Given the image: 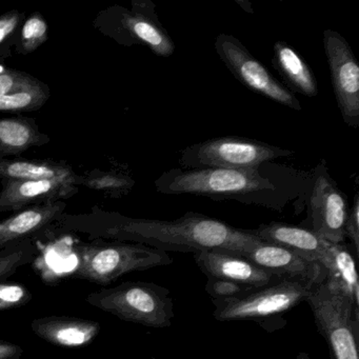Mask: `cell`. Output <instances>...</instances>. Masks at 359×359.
Masks as SVG:
<instances>
[{
  "label": "cell",
  "mask_w": 359,
  "mask_h": 359,
  "mask_svg": "<svg viewBox=\"0 0 359 359\" xmlns=\"http://www.w3.org/2000/svg\"><path fill=\"white\" fill-rule=\"evenodd\" d=\"M104 235L167 253L222 251L243 256L260 241L251 230L233 228L226 222L194 212H188L172 222L126 218L107 226Z\"/></svg>",
  "instance_id": "cell-1"
},
{
  "label": "cell",
  "mask_w": 359,
  "mask_h": 359,
  "mask_svg": "<svg viewBox=\"0 0 359 359\" xmlns=\"http://www.w3.org/2000/svg\"><path fill=\"white\" fill-rule=\"evenodd\" d=\"M75 253L76 268L70 276L102 285H110L128 273L173 264L167 252L142 243H90L79 245Z\"/></svg>",
  "instance_id": "cell-2"
},
{
  "label": "cell",
  "mask_w": 359,
  "mask_h": 359,
  "mask_svg": "<svg viewBox=\"0 0 359 359\" xmlns=\"http://www.w3.org/2000/svg\"><path fill=\"white\" fill-rule=\"evenodd\" d=\"M86 300L121 320L154 329L171 327L175 315L170 290L148 281H126L92 292Z\"/></svg>",
  "instance_id": "cell-3"
},
{
  "label": "cell",
  "mask_w": 359,
  "mask_h": 359,
  "mask_svg": "<svg viewBox=\"0 0 359 359\" xmlns=\"http://www.w3.org/2000/svg\"><path fill=\"white\" fill-rule=\"evenodd\" d=\"M323 280L281 277L262 287H251L245 294L226 299H212L218 321L260 320L276 316L306 302L313 287Z\"/></svg>",
  "instance_id": "cell-4"
},
{
  "label": "cell",
  "mask_w": 359,
  "mask_h": 359,
  "mask_svg": "<svg viewBox=\"0 0 359 359\" xmlns=\"http://www.w3.org/2000/svg\"><path fill=\"white\" fill-rule=\"evenodd\" d=\"M332 359H359V306L323 279L306 300Z\"/></svg>",
  "instance_id": "cell-5"
},
{
  "label": "cell",
  "mask_w": 359,
  "mask_h": 359,
  "mask_svg": "<svg viewBox=\"0 0 359 359\" xmlns=\"http://www.w3.org/2000/svg\"><path fill=\"white\" fill-rule=\"evenodd\" d=\"M156 189L167 195H241L275 190L258 170L172 169L156 180Z\"/></svg>",
  "instance_id": "cell-6"
},
{
  "label": "cell",
  "mask_w": 359,
  "mask_h": 359,
  "mask_svg": "<svg viewBox=\"0 0 359 359\" xmlns=\"http://www.w3.org/2000/svg\"><path fill=\"white\" fill-rule=\"evenodd\" d=\"M293 151L258 140L235 136L213 138L184 149L180 159L184 169L257 170L262 163L291 156Z\"/></svg>",
  "instance_id": "cell-7"
},
{
  "label": "cell",
  "mask_w": 359,
  "mask_h": 359,
  "mask_svg": "<svg viewBox=\"0 0 359 359\" xmlns=\"http://www.w3.org/2000/svg\"><path fill=\"white\" fill-rule=\"evenodd\" d=\"M215 50L222 62L241 85L292 110H302V104L294 93L279 83L236 37L218 35Z\"/></svg>",
  "instance_id": "cell-8"
},
{
  "label": "cell",
  "mask_w": 359,
  "mask_h": 359,
  "mask_svg": "<svg viewBox=\"0 0 359 359\" xmlns=\"http://www.w3.org/2000/svg\"><path fill=\"white\" fill-rule=\"evenodd\" d=\"M323 47L342 121L348 127L357 129L359 127L358 62L348 41L336 31L323 32Z\"/></svg>",
  "instance_id": "cell-9"
},
{
  "label": "cell",
  "mask_w": 359,
  "mask_h": 359,
  "mask_svg": "<svg viewBox=\"0 0 359 359\" xmlns=\"http://www.w3.org/2000/svg\"><path fill=\"white\" fill-rule=\"evenodd\" d=\"M309 211L311 230L329 243H344L348 201L323 165L315 178Z\"/></svg>",
  "instance_id": "cell-10"
},
{
  "label": "cell",
  "mask_w": 359,
  "mask_h": 359,
  "mask_svg": "<svg viewBox=\"0 0 359 359\" xmlns=\"http://www.w3.org/2000/svg\"><path fill=\"white\" fill-rule=\"evenodd\" d=\"M197 266L208 278H222L252 287H262L281 277L236 254L222 251L194 253Z\"/></svg>",
  "instance_id": "cell-11"
},
{
  "label": "cell",
  "mask_w": 359,
  "mask_h": 359,
  "mask_svg": "<svg viewBox=\"0 0 359 359\" xmlns=\"http://www.w3.org/2000/svg\"><path fill=\"white\" fill-rule=\"evenodd\" d=\"M251 231L260 241L291 250L306 260L316 262L321 266L327 259L330 245L332 243L321 238L310 228L283 222L262 224Z\"/></svg>",
  "instance_id": "cell-12"
},
{
  "label": "cell",
  "mask_w": 359,
  "mask_h": 359,
  "mask_svg": "<svg viewBox=\"0 0 359 359\" xmlns=\"http://www.w3.org/2000/svg\"><path fill=\"white\" fill-rule=\"evenodd\" d=\"M243 257L277 277H302L316 280L325 278V270L320 264L306 260L291 250L262 241L243 253Z\"/></svg>",
  "instance_id": "cell-13"
},
{
  "label": "cell",
  "mask_w": 359,
  "mask_h": 359,
  "mask_svg": "<svg viewBox=\"0 0 359 359\" xmlns=\"http://www.w3.org/2000/svg\"><path fill=\"white\" fill-rule=\"evenodd\" d=\"M74 182L73 174L51 180H10L0 193V212L16 211L32 203L68 196Z\"/></svg>",
  "instance_id": "cell-14"
},
{
  "label": "cell",
  "mask_w": 359,
  "mask_h": 359,
  "mask_svg": "<svg viewBox=\"0 0 359 359\" xmlns=\"http://www.w3.org/2000/svg\"><path fill=\"white\" fill-rule=\"evenodd\" d=\"M35 335L54 346L81 348L94 341L102 327L97 321L70 316H45L34 319Z\"/></svg>",
  "instance_id": "cell-15"
},
{
  "label": "cell",
  "mask_w": 359,
  "mask_h": 359,
  "mask_svg": "<svg viewBox=\"0 0 359 359\" xmlns=\"http://www.w3.org/2000/svg\"><path fill=\"white\" fill-rule=\"evenodd\" d=\"M123 25L136 43L146 46L155 55L167 58L175 52V43L159 22L151 1L134 3L133 12L123 15Z\"/></svg>",
  "instance_id": "cell-16"
},
{
  "label": "cell",
  "mask_w": 359,
  "mask_h": 359,
  "mask_svg": "<svg viewBox=\"0 0 359 359\" xmlns=\"http://www.w3.org/2000/svg\"><path fill=\"white\" fill-rule=\"evenodd\" d=\"M60 205L48 203L29 208L0 222V250L28 241L43 231L62 213Z\"/></svg>",
  "instance_id": "cell-17"
},
{
  "label": "cell",
  "mask_w": 359,
  "mask_h": 359,
  "mask_svg": "<svg viewBox=\"0 0 359 359\" xmlns=\"http://www.w3.org/2000/svg\"><path fill=\"white\" fill-rule=\"evenodd\" d=\"M352 248L346 243H331L327 259L323 262L327 285L359 306V285L356 260Z\"/></svg>",
  "instance_id": "cell-18"
},
{
  "label": "cell",
  "mask_w": 359,
  "mask_h": 359,
  "mask_svg": "<svg viewBox=\"0 0 359 359\" xmlns=\"http://www.w3.org/2000/svg\"><path fill=\"white\" fill-rule=\"evenodd\" d=\"M272 64L292 91L306 97L318 94L316 79L308 62L285 41L275 43Z\"/></svg>",
  "instance_id": "cell-19"
},
{
  "label": "cell",
  "mask_w": 359,
  "mask_h": 359,
  "mask_svg": "<svg viewBox=\"0 0 359 359\" xmlns=\"http://www.w3.org/2000/svg\"><path fill=\"white\" fill-rule=\"evenodd\" d=\"M70 170L32 161H6L0 165V175L10 180H51L69 175Z\"/></svg>",
  "instance_id": "cell-20"
},
{
  "label": "cell",
  "mask_w": 359,
  "mask_h": 359,
  "mask_svg": "<svg viewBox=\"0 0 359 359\" xmlns=\"http://www.w3.org/2000/svg\"><path fill=\"white\" fill-rule=\"evenodd\" d=\"M48 98V92L39 81L22 89L0 96V112L32 111L41 108Z\"/></svg>",
  "instance_id": "cell-21"
},
{
  "label": "cell",
  "mask_w": 359,
  "mask_h": 359,
  "mask_svg": "<svg viewBox=\"0 0 359 359\" xmlns=\"http://www.w3.org/2000/svg\"><path fill=\"white\" fill-rule=\"evenodd\" d=\"M32 128L22 121H0V147L8 152L18 153L26 150L34 142Z\"/></svg>",
  "instance_id": "cell-22"
},
{
  "label": "cell",
  "mask_w": 359,
  "mask_h": 359,
  "mask_svg": "<svg viewBox=\"0 0 359 359\" xmlns=\"http://www.w3.org/2000/svg\"><path fill=\"white\" fill-rule=\"evenodd\" d=\"M36 253V248L29 241L0 250V281L8 280L18 269L31 264Z\"/></svg>",
  "instance_id": "cell-23"
},
{
  "label": "cell",
  "mask_w": 359,
  "mask_h": 359,
  "mask_svg": "<svg viewBox=\"0 0 359 359\" xmlns=\"http://www.w3.org/2000/svg\"><path fill=\"white\" fill-rule=\"evenodd\" d=\"M32 299L30 290L16 281H0V311L22 308Z\"/></svg>",
  "instance_id": "cell-24"
},
{
  "label": "cell",
  "mask_w": 359,
  "mask_h": 359,
  "mask_svg": "<svg viewBox=\"0 0 359 359\" xmlns=\"http://www.w3.org/2000/svg\"><path fill=\"white\" fill-rule=\"evenodd\" d=\"M47 35V24L41 16H32L25 22L22 28V47L25 51L31 52L41 46Z\"/></svg>",
  "instance_id": "cell-25"
},
{
  "label": "cell",
  "mask_w": 359,
  "mask_h": 359,
  "mask_svg": "<svg viewBox=\"0 0 359 359\" xmlns=\"http://www.w3.org/2000/svg\"><path fill=\"white\" fill-rule=\"evenodd\" d=\"M251 287L228 279L208 278L205 291L211 296L212 299H226L243 295Z\"/></svg>",
  "instance_id": "cell-26"
},
{
  "label": "cell",
  "mask_w": 359,
  "mask_h": 359,
  "mask_svg": "<svg viewBox=\"0 0 359 359\" xmlns=\"http://www.w3.org/2000/svg\"><path fill=\"white\" fill-rule=\"evenodd\" d=\"M36 79H32L30 75L0 68V96L28 87Z\"/></svg>",
  "instance_id": "cell-27"
},
{
  "label": "cell",
  "mask_w": 359,
  "mask_h": 359,
  "mask_svg": "<svg viewBox=\"0 0 359 359\" xmlns=\"http://www.w3.org/2000/svg\"><path fill=\"white\" fill-rule=\"evenodd\" d=\"M346 237L351 241V247L355 256L359 253V195L356 193L353 201L352 207L348 213L346 226H344Z\"/></svg>",
  "instance_id": "cell-28"
},
{
  "label": "cell",
  "mask_w": 359,
  "mask_h": 359,
  "mask_svg": "<svg viewBox=\"0 0 359 359\" xmlns=\"http://www.w3.org/2000/svg\"><path fill=\"white\" fill-rule=\"evenodd\" d=\"M91 187L96 189H125L132 186L130 180L117 176H104L90 182Z\"/></svg>",
  "instance_id": "cell-29"
},
{
  "label": "cell",
  "mask_w": 359,
  "mask_h": 359,
  "mask_svg": "<svg viewBox=\"0 0 359 359\" xmlns=\"http://www.w3.org/2000/svg\"><path fill=\"white\" fill-rule=\"evenodd\" d=\"M18 22H20V18L18 14H9L0 18V43L14 32Z\"/></svg>",
  "instance_id": "cell-30"
},
{
  "label": "cell",
  "mask_w": 359,
  "mask_h": 359,
  "mask_svg": "<svg viewBox=\"0 0 359 359\" xmlns=\"http://www.w3.org/2000/svg\"><path fill=\"white\" fill-rule=\"evenodd\" d=\"M24 348L13 342L0 339V359H22Z\"/></svg>",
  "instance_id": "cell-31"
},
{
  "label": "cell",
  "mask_w": 359,
  "mask_h": 359,
  "mask_svg": "<svg viewBox=\"0 0 359 359\" xmlns=\"http://www.w3.org/2000/svg\"><path fill=\"white\" fill-rule=\"evenodd\" d=\"M296 359H312L310 356H309L306 353H299V354L297 355V357H296Z\"/></svg>",
  "instance_id": "cell-32"
},
{
  "label": "cell",
  "mask_w": 359,
  "mask_h": 359,
  "mask_svg": "<svg viewBox=\"0 0 359 359\" xmlns=\"http://www.w3.org/2000/svg\"><path fill=\"white\" fill-rule=\"evenodd\" d=\"M152 359H159V358H152Z\"/></svg>",
  "instance_id": "cell-33"
}]
</instances>
